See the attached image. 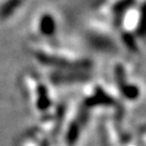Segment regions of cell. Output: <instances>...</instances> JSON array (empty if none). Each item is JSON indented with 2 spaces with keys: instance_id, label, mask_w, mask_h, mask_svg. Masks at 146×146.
Instances as JSON below:
<instances>
[{
  "instance_id": "6da1fadb",
  "label": "cell",
  "mask_w": 146,
  "mask_h": 146,
  "mask_svg": "<svg viewBox=\"0 0 146 146\" xmlns=\"http://www.w3.org/2000/svg\"><path fill=\"white\" fill-rule=\"evenodd\" d=\"M114 99L108 95V94L105 92L103 89L96 88L95 92L92 96H90L87 101H86V106L87 107H94V106H98V105H111L114 104Z\"/></svg>"
},
{
  "instance_id": "7a4b0ae2",
  "label": "cell",
  "mask_w": 146,
  "mask_h": 146,
  "mask_svg": "<svg viewBox=\"0 0 146 146\" xmlns=\"http://www.w3.org/2000/svg\"><path fill=\"white\" fill-rule=\"evenodd\" d=\"M134 2H135V0H120L118 1L113 8L114 14L116 16V21L119 22L122 19V16L125 15V11L129 10L131 7L134 5Z\"/></svg>"
},
{
  "instance_id": "3957f363",
  "label": "cell",
  "mask_w": 146,
  "mask_h": 146,
  "mask_svg": "<svg viewBox=\"0 0 146 146\" xmlns=\"http://www.w3.org/2000/svg\"><path fill=\"white\" fill-rule=\"evenodd\" d=\"M120 92L122 94V96L127 100H136L140 95V89L137 86L132 84H127L125 82L122 87H120Z\"/></svg>"
},
{
  "instance_id": "277c9868",
  "label": "cell",
  "mask_w": 146,
  "mask_h": 146,
  "mask_svg": "<svg viewBox=\"0 0 146 146\" xmlns=\"http://www.w3.org/2000/svg\"><path fill=\"white\" fill-rule=\"evenodd\" d=\"M40 31L44 35H52L55 31V22L51 15L46 14L40 20Z\"/></svg>"
},
{
  "instance_id": "5b68a950",
  "label": "cell",
  "mask_w": 146,
  "mask_h": 146,
  "mask_svg": "<svg viewBox=\"0 0 146 146\" xmlns=\"http://www.w3.org/2000/svg\"><path fill=\"white\" fill-rule=\"evenodd\" d=\"M79 133H80L79 123L78 122H73L70 125V127H69V130H68V134H67V143L69 145H74L77 142Z\"/></svg>"
},
{
  "instance_id": "8992f818",
  "label": "cell",
  "mask_w": 146,
  "mask_h": 146,
  "mask_svg": "<svg viewBox=\"0 0 146 146\" xmlns=\"http://www.w3.org/2000/svg\"><path fill=\"white\" fill-rule=\"evenodd\" d=\"M137 34L140 36H146V2L141 9L140 21L137 24Z\"/></svg>"
},
{
  "instance_id": "52a82bcc",
  "label": "cell",
  "mask_w": 146,
  "mask_h": 146,
  "mask_svg": "<svg viewBox=\"0 0 146 146\" xmlns=\"http://www.w3.org/2000/svg\"><path fill=\"white\" fill-rule=\"evenodd\" d=\"M21 3V0H9L8 2H5V5L1 8V14L2 15H9L11 13V11L13 9H16Z\"/></svg>"
},
{
  "instance_id": "ba28073f",
  "label": "cell",
  "mask_w": 146,
  "mask_h": 146,
  "mask_svg": "<svg viewBox=\"0 0 146 146\" xmlns=\"http://www.w3.org/2000/svg\"><path fill=\"white\" fill-rule=\"evenodd\" d=\"M122 41L125 42L127 48H129L132 51H136L137 50V44H136L135 38L132 36L129 33H125L122 35Z\"/></svg>"
},
{
  "instance_id": "9c48e42d",
  "label": "cell",
  "mask_w": 146,
  "mask_h": 146,
  "mask_svg": "<svg viewBox=\"0 0 146 146\" xmlns=\"http://www.w3.org/2000/svg\"><path fill=\"white\" fill-rule=\"evenodd\" d=\"M115 76H116V81L118 87H122L125 84V69L121 65H117V67L115 69Z\"/></svg>"
}]
</instances>
